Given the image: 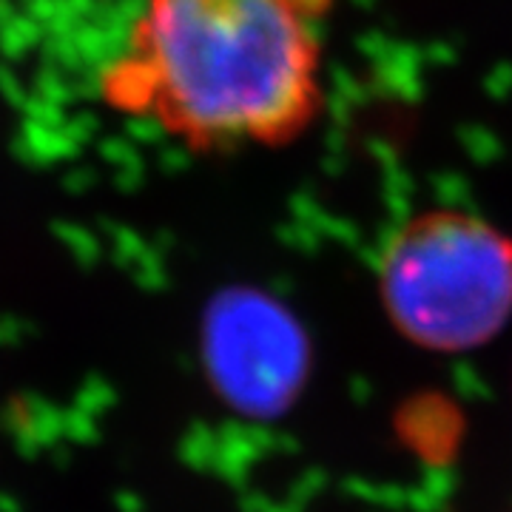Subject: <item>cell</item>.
Instances as JSON below:
<instances>
[{"instance_id": "6da1fadb", "label": "cell", "mask_w": 512, "mask_h": 512, "mask_svg": "<svg viewBox=\"0 0 512 512\" xmlns=\"http://www.w3.org/2000/svg\"><path fill=\"white\" fill-rule=\"evenodd\" d=\"M333 12L336 0H143L97 92L191 154L288 148L325 114Z\"/></svg>"}, {"instance_id": "7a4b0ae2", "label": "cell", "mask_w": 512, "mask_h": 512, "mask_svg": "<svg viewBox=\"0 0 512 512\" xmlns=\"http://www.w3.org/2000/svg\"><path fill=\"white\" fill-rule=\"evenodd\" d=\"M376 291L416 348H484L512 319V234L464 208L419 211L382 242Z\"/></svg>"}, {"instance_id": "3957f363", "label": "cell", "mask_w": 512, "mask_h": 512, "mask_svg": "<svg viewBox=\"0 0 512 512\" xmlns=\"http://www.w3.org/2000/svg\"><path fill=\"white\" fill-rule=\"evenodd\" d=\"M202 339L217 390L242 410H274L299 387L302 342L265 299L222 296L205 319Z\"/></svg>"}]
</instances>
